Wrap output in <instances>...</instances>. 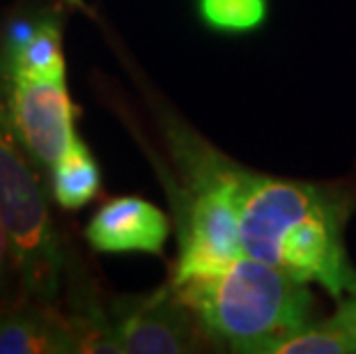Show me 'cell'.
Instances as JSON below:
<instances>
[{"label": "cell", "instance_id": "obj_1", "mask_svg": "<svg viewBox=\"0 0 356 354\" xmlns=\"http://www.w3.org/2000/svg\"><path fill=\"white\" fill-rule=\"evenodd\" d=\"M347 198L329 186L255 175L241 168L239 218L244 253L320 283L333 299L356 295L347 260Z\"/></svg>", "mask_w": 356, "mask_h": 354}, {"label": "cell", "instance_id": "obj_2", "mask_svg": "<svg viewBox=\"0 0 356 354\" xmlns=\"http://www.w3.org/2000/svg\"><path fill=\"white\" fill-rule=\"evenodd\" d=\"M172 288L218 345L248 354H274L280 343L310 327L315 306L306 281L246 253L221 272Z\"/></svg>", "mask_w": 356, "mask_h": 354}, {"label": "cell", "instance_id": "obj_3", "mask_svg": "<svg viewBox=\"0 0 356 354\" xmlns=\"http://www.w3.org/2000/svg\"><path fill=\"white\" fill-rule=\"evenodd\" d=\"M191 195L179 225V260L172 283L216 274L244 255L239 218L241 168L200 145H188Z\"/></svg>", "mask_w": 356, "mask_h": 354}, {"label": "cell", "instance_id": "obj_4", "mask_svg": "<svg viewBox=\"0 0 356 354\" xmlns=\"http://www.w3.org/2000/svg\"><path fill=\"white\" fill-rule=\"evenodd\" d=\"M0 221L17 258L24 295L30 301L58 299L65 255L49 216L40 179L14 143L10 118L0 108Z\"/></svg>", "mask_w": 356, "mask_h": 354}, {"label": "cell", "instance_id": "obj_5", "mask_svg": "<svg viewBox=\"0 0 356 354\" xmlns=\"http://www.w3.org/2000/svg\"><path fill=\"white\" fill-rule=\"evenodd\" d=\"M111 313L120 352L184 354L218 345L172 285L147 297H120Z\"/></svg>", "mask_w": 356, "mask_h": 354}, {"label": "cell", "instance_id": "obj_6", "mask_svg": "<svg viewBox=\"0 0 356 354\" xmlns=\"http://www.w3.org/2000/svg\"><path fill=\"white\" fill-rule=\"evenodd\" d=\"M10 83L7 118L30 156L53 168L74 145V106L65 79L19 77Z\"/></svg>", "mask_w": 356, "mask_h": 354}, {"label": "cell", "instance_id": "obj_7", "mask_svg": "<svg viewBox=\"0 0 356 354\" xmlns=\"http://www.w3.org/2000/svg\"><path fill=\"white\" fill-rule=\"evenodd\" d=\"M170 225L152 202L124 195L115 198L92 216L86 237L99 253H152L161 255Z\"/></svg>", "mask_w": 356, "mask_h": 354}, {"label": "cell", "instance_id": "obj_8", "mask_svg": "<svg viewBox=\"0 0 356 354\" xmlns=\"http://www.w3.org/2000/svg\"><path fill=\"white\" fill-rule=\"evenodd\" d=\"M79 352V338L67 315L53 304L24 299L0 313V354Z\"/></svg>", "mask_w": 356, "mask_h": 354}, {"label": "cell", "instance_id": "obj_9", "mask_svg": "<svg viewBox=\"0 0 356 354\" xmlns=\"http://www.w3.org/2000/svg\"><path fill=\"white\" fill-rule=\"evenodd\" d=\"M0 77L5 79V83L19 77L65 79L63 42H60V26L56 14L47 12L33 40L10 63L0 65Z\"/></svg>", "mask_w": 356, "mask_h": 354}, {"label": "cell", "instance_id": "obj_10", "mask_svg": "<svg viewBox=\"0 0 356 354\" xmlns=\"http://www.w3.org/2000/svg\"><path fill=\"white\" fill-rule=\"evenodd\" d=\"M102 189V172L83 140H74L67 154L53 166V195L65 209L88 205Z\"/></svg>", "mask_w": 356, "mask_h": 354}, {"label": "cell", "instance_id": "obj_11", "mask_svg": "<svg viewBox=\"0 0 356 354\" xmlns=\"http://www.w3.org/2000/svg\"><path fill=\"white\" fill-rule=\"evenodd\" d=\"M204 26L216 33H251L267 19V0H198Z\"/></svg>", "mask_w": 356, "mask_h": 354}, {"label": "cell", "instance_id": "obj_12", "mask_svg": "<svg viewBox=\"0 0 356 354\" xmlns=\"http://www.w3.org/2000/svg\"><path fill=\"white\" fill-rule=\"evenodd\" d=\"M356 352L350 336L336 320L310 325L299 334L290 336L274 350V354H352Z\"/></svg>", "mask_w": 356, "mask_h": 354}, {"label": "cell", "instance_id": "obj_13", "mask_svg": "<svg viewBox=\"0 0 356 354\" xmlns=\"http://www.w3.org/2000/svg\"><path fill=\"white\" fill-rule=\"evenodd\" d=\"M24 285H21L17 258H14L10 237L3 221H0V308H10L19 301H24Z\"/></svg>", "mask_w": 356, "mask_h": 354}, {"label": "cell", "instance_id": "obj_14", "mask_svg": "<svg viewBox=\"0 0 356 354\" xmlns=\"http://www.w3.org/2000/svg\"><path fill=\"white\" fill-rule=\"evenodd\" d=\"M333 320L343 327V331L350 336V341L356 348V295H350L347 299L340 301V308H338V313L333 315Z\"/></svg>", "mask_w": 356, "mask_h": 354}, {"label": "cell", "instance_id": "obj_15", "mask_svg": "<svg viewBox=\"0 0 356 354\" xmlns=\"http://www.w3.org/2000/svg\"><path fill=\"white\" fill-rule=\"evenodd\" d=\"M72 3H76V5H79V0H72Z\"/></svg>", "mask_w": 356, "mask_h": 354}, {"label": "cell", "instance_id": "obj_16", "mask_svg": "<svg viewBox=\"0 0 356 354\" xmlns=\"http://www.w3.org/2000/svg\"><path fill=\"white\" fill-rule=\"evenodd\" d=\"M0 313H3V308H0Z\"/></svg>", "mask_w": 356, "mask_h": 354}]
</instances>
